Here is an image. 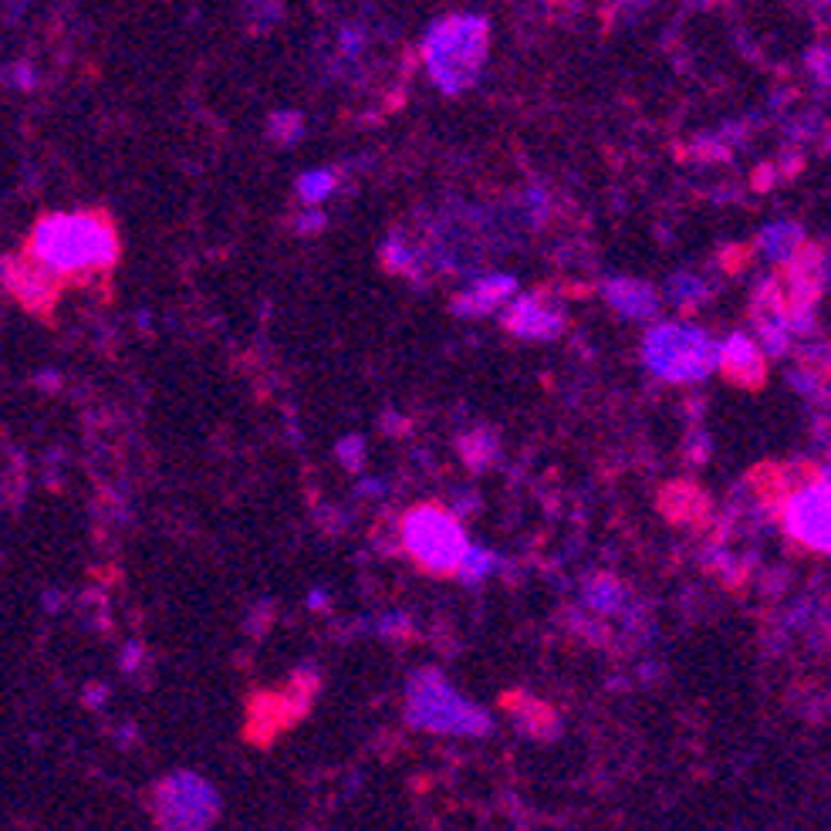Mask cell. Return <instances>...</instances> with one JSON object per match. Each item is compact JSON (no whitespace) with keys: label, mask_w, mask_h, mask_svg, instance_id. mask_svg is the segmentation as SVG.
I'll return each instance as SVG.
<instances>
[{"label":"cell","mask_w":831,"mask_h":831,"mask_svg":"<svg viewBox=\"0 0 831 831\" xmlns=\"http://www.w3.org/2000/svg\"><path fill=\"white\" fill-rule=\"evenodd\" d=\"M642 359L666 382H700L720 365V345L700 328L669 321L646 335Z\"/></svg>","instance_id":"cell-1"},{"label":"cell","mask_w":831,"mask_h":831,"mask_svg":"<svg viewBox=\"0 0 831 831\" xmlns=\"http://www.w3.org/2000/svg\"><path fill=\"white\" fill-rule=\"evenodd\" d=\"M34 250L58 271H82L112 261L115 237L95 217H48L34 230Z\"/></svg>","instance_id":"cell-2"},{"label":"cell","mask_w":831,"mask_h":831,"mask_svg":"<svg viewBox=\"0 0 831 831\" xmlns=\"http://www.w3.org/2000/svg\"><path fill=\"white\" fill-rule=\"evenodd\" d=\"M409 720H413V727L453 737H477L490 727L487 713L473 707L470 700H463L433 669L416 673L413 683H409Z\"/></svg>","instance_id":"cell-3"},{"label":"cell","mask_w":831,"mask_h":831,"mask_svg":"<svg viewBox=\"0 0 831 831\" xmlns=\"http://www.w3.org/2000/svg\"><path fill=\"white\" fill-rule=\"evenodd\" d=\"M402 541L406 551L413 554L423 568L436 575H450L460 568L463 554H467V534L457 524V517L446 514L443 507H416L402 521Z\"/></svg>","instance_id":"cell-4"},{"label":"cell","mask_w":831,"mask_h":831,"mask_svg":"<svg viewBox=\"0 0 831 831\" xmlns=\"http://www.w3.org/2000/svg\"><path fill=\"white\" fill-rule=\"evenodd\" d=\"M784 527L804 548L831 551V480H815L794 490L784 504Z\"/></svg>","instance_id":"cell-5"},{"label":"cell","mask_w":831,"mask_h":831,"mask_svg":"<svg viewBox=\"0 0 831 831\" xmlns=\"http://www.w3.org/2000/svg\"><path fill=\"white\" fill-rule=\"evenodd\" d=\"M217 811V801L207 784H200L196 777H173L163 788V818L166 825H207Z\"/></svg>","instance_id":"cell-6"},{"label":"cell","mask_w":831,"mask_h":831,"mask_svg":"<svg viewBox=\"0 0 831 831\" xmlns=\"http://www.w3.org/2000/svg\"><path fill=\"white\" fill-rule=\"evenodd\" d=\"M720 365L727 369L734 379L740 382H761V375H764V362H761V352L754 348V342H747V338H727V342L720 345Z\"/></svg>","instance_id":"cell-7"},{"label":"cell","mask_w":831,"mask_h":831,"mask_svg":"<svg viewBox=\"0 0 831 831\" xmlns=\"http://www.w3.org/2000/svg\"><path fill=\"white\" fill-rule=\"evenodd\" d=\"M605 298L625 318H649L656 311V294H652L649 284H639V281H612Z\"/></svg>","instance_id":"cell-8"},{"label":"cell","mask_w":831,"mask_h":831,"mask_svg":"<svg viewBox=\"0 0 831 831\" xmlns=\"http://www.w3.org/2000/svg\"><path fill=\"white\" fill-rule=\"evenodd\" d=\"M558 325H561V318L544 305H538V301H521L511 315V328L521 335H548Z\"/></svg>","instance_id":"cell-9"},{"label":"cell","mask_w":831,"mask_h":831,"mask_svg":"<svg viewBox=\"0 0 831 831\" xmlns=\"http://www.w3.org/2000/svg\"><path fill=\"white\" fill-rule=\"evenodd\" d=\"M514 281L511 277H487V281H477L473 288L460 298V308L463 311H487L494 308L497 301H504L507 294H511Z\"/></svg>","instance_id":"cell-10"},{"label":"cell","mask_w":831,"mask_h":831,"mask_svg":"<svg viewBox=\"0 0 831 831\" xmlns=\"http://www.w3.org/2000/svg\"><path fill=\"white\" fill-rule=\"evenodd\" d=\"M761 244H764V250L771 257H791L794 250L801 247V234L791 227V223H777V227L767 230Z\"/></svg>","instance_id":"cell-11"},{"label":"cell","mask_w":831,"mask_h":831,"mask_svg":"<svg viewBox=\"0 0 831 831\" xmlns=\"http://www.w3.org/2000/svg\"><path fill=\"white\" fill-rule=\"evenodd\" d=\"M494 568V554L484 551V548H467V554H463V561H460V575H467V578H484L487 571Z\"/></svg>","instance_id":"cell-12"},{"label":"cell","mask_w":831,"mask_h":831,"mask_svg":"<svg viewBox=\"0 0 831 831\" xmlns=\"http://www.w3.org/2000/svg\"><path fill=\"white\" fill-rule=\"evenodd\" d=\"M619 585L615 582H595L592 588H588V602L595 605V609H615L619 605Z\"/></svg>","instance_id":"cell-13"},{"label":"cell","mask_w":831,"mask_h":831,"mask_svg":"<svg viewBox=\"0 0 831 831\" xmlns=\"http://www.w3.org/2000/svg\"><path fill=\"white\" fill-rule=\"evenodd\" d=\"M328 186H332L328 176H308V180L301 183V193H305L308 200H321V196L328 193Z\"/></svg>","instance_id":"cell-14"}]
</instances>
